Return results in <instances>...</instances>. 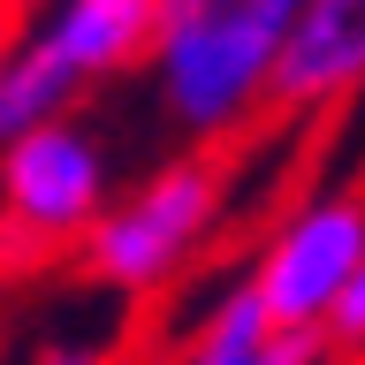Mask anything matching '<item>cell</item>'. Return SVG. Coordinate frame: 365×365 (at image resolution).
<instances>
[{"label": "cell", "mask_w": 365, "mask_h": 365, "mask_svg": "<svg viewBox=\"0 0 365 365\" xmlns=\"http://www.w3.org/2000/svg\"><path fill=\"white\" fill-rule=\"evenodd\" d=\"M327 342H335V350H365V267L350 274V289H342V304L327 312Z\"/></svg>", "instance_id": "cell-8"}, {"label": "cell", "mask_w": 365, "mask_h": 365, "mask_svg": "<svg viewBox=\"0 0 365 365\" xmlns=\"http://www.w3.org/2000/svg\"><path fill=\"white\" fill-rule=\"evenodd\" d=\"M8 8H16V16H23V8H31V0H0V16H8Z\"/></svg>", "instance_id": "cell-10"}, {"label": "cell", "mask_w": 365, "mask_h": 365, "mask_svg": "<svg viewBox=\"0 0 365 365\" xmlns=\"http://www.w3.org/2000/svg\"><path fill=\"white\" fill-rule=\"evenodd\" d=\"M358 267H365V198L327 190V198H304L297 213H282L267 228L244 282L282 335H327V312L342 304Z\"/></svg>", "instance_id": "cell-5"}, {"label": "cell", "mask_w": 365, "mask_h": 365, "mask_svg": "<svg viewBox=\"0 0 365 365\" xmlns=\"http://www.w3.org/2000/svg\"><path fill=\"white\" fill-rule=\"evenodd\" d=\"M267 365H327V335H274Z\"/></svg>", "instance_id": "cell-9"}, {"label": "cell", "mask_w": 365, "mask_h": 365, "mask_svg": "<svg viewBox=\"0 0 365 365\" xmlns=\"http://www.w3.org/2000/svg\"><path fill=\"white\" fill-rule=\"evenodd\" d=\"M153 0H31L0 31V137L84 114V99L114 76L145 68Z\"/></svg>", "instance_id": "cell-3"}, {"label": "cell", "mask_w": 365, "mask_h": 365, "mask_svg": "<svg viewBox=\"0 0 365 365\" xmlns=\"http://www.w3.org/2000/svg\"><path fill=\"white\" fill-rule=\"evenodd\" d=\"M274 335H282V327L267 319V304H259L251 282L236 274V282H221L205 304H190L175 350H168V365H267Z\"/></svg>", "instance_id": "cell-7"}, {"label": "cell", "mask_w": 365, "mask_h": 365, "mask_svg": "<svg viewBox=\"0 0 365 365\" xmlns=\"http://www.w3.org/2000/svg\"><path fill=\"white\" fill-rule=\"evenodd\" d=\"M114 198V153L84 114H53L0 137V259L76 251Z\"/></svg>", "instance_id": "cell-4"}, {"label": "cell", "mask_w": 365, "mask_h": 365, "mask_svg": "<svg viewBox=\"0 0 365 365\" xmlns=\"http://www.w3.org/2000/svg\"><path fill=\"white\" fill-rule=\"evenodd\" d=\"M228 221V160L213 145H182L137 182H114L99 221L84 228V282L114 297H160L198 267Z\"/></svg>", "instance_id": "cell-2"}, {"label": "cell", "mask_w": 365, "mask_h": 365, "mask_svg": "<svg viewBox=\"0 0 365 365\" xmlns=\"http://www.w3.org/2000/svg\"><path fill=\"white\" fill-rule=\"evenodd\" d=\"M304 0H153L145 91L182 145H236L267 114V76Z\"/></svg>", "instance_id": "cell-1"}, {"label": "cell", "mask_w": 365, "mask_h": 365, "mask_svg": "<svg viewBox=\"0 0 365 365\" xmlns=\"http://www.w3.org/2000/svg\"><path fill=\"white\" fill-rule=\"evenodd\" d=\"M365 91V0H304L267 76V114H327Z\"/></svg>", "instance_id": "cell-6"}]
</instances>
